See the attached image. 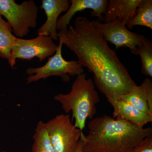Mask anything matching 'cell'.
<instances>
[{
	"label": "cell",
	"instance_id": "cell-1",
	"mask_svg": "<svg viewBox=\"0 0 152 152\" xmlns=\"http://www.w3.org/2000/svg\"><path fill=\"white\" fill-rule=\"evenodd\" d=\"M75 25L59 31V40L75 54L82 66L94 74L95 86L107 99H119L137 85L135 82L89 19L78 17Z\"/></svg>",
	"mask_w": 152,
	"mask_h": 152
},
{
	"label": "cell",
	"instance_id": "cell-2",
	"mask_svg": "<svg viewBox=\"0 0 152 152\" xmlns=\"http://www.w3.org/2000/svg\"><path fill=\"white\" fill-rule=\"evenodd\" d=\"M85 136L83 152H129L147 137L152 128H140L107 115L91 119Z\"/></svg>",
	"mask_w": 152,
	"mask_h": 152
},
{
	"label": "cell",
	"instance_id": "cell-3",
	"mask_svg": "<svg viewBox=\"0 0 152 152\" xmlns=\"http://www.w3.org/2000/svg\"><path fill=\"white\" fill-rule=\"evenodd\" d=\"M66 113L72 112L76 127L83 131L88 119H92L97 112V104L100 102L94 81L87 78L83 73L77 76L69 93L59 94L54 97Z\"/></svg>",
	"mask_w": 152,
	"mask_h": 152
},
{
	"label": "cell",
	"instance_id": "cell-4",
	"mask_svg": "<svg viewBox=\"0 0 152 152\" xmlns=\"http://www.w3.org/2000/svg\"><path fill=\"white\" fill-rule=\"evenodd\" d=\"M39 9L33 0L18 4L14 0H0V15L7 20L16 37L27 35L37 26Z\"/></svg>",
	"mask_w": 152,
	"mask_h": 152
},
{
	"label": "cell",
	"instance_id": "cell-5",
	"mask_svg": "<svg viewBox=\"0 0 152 152\" xmlns=\"http://www.w3.org/2000/svg\"><path fill=\"white\" fill-rule=\"evenodd\" d=\"M63 43L59 40V44L55 55L49 58L45 65L38 68H28L26 71L29 76L26 83H31L41 79H46L52 76H58L63 81L70 80V76L74 77L83 73L84 69L77 61H66L62 54Z\"/></svg>",
	"mask_w": 152,
	"mask_h": 152
},
{
	"label": "cell",
	"instance_id": "cell-6",
	"mask_svg": "<svg viewBox=\"0 0 152 152\" xmlns=\"http://www.w3.org/2000/svg\"><path fill=\"white\" fill-rule=\"evenodd\" d=\"M55 152H74L83 131L76 127L68 114H60L45 123Z\"/></svg>",
	"mask_w": 152,
	"mask_h": 152
},
{
	"label": "cell",
	"instance_id": "cell-7",
	"mask_svg": "<svg viewBox=\"0 0 152 152\" xmlns=\"http://www.w3.org/2000/svg\"><path fill=\"white\" fill-rule=\"evenodd\" d=\"M58 48V45L50 36L38 35L29 39L16 37L12 47L9 64L14 69L17 59L31 60L36 57L39 61H42L54 54Z\"/></svg>",
	"mask_w": 152,
	"mask_h": 152
},
{
	"label": "cell",
	"instance_id": "cell-8",
	"mask_svg": "<svg viewBox=\"0 0 152 152\" xmlns=\"http://www.w3.org/2000/svg\"><path fill=\"white\" fill-rule=\"evenodd\" d=\"M91 22L107 42L115 46V49L121 47L128 48L133 54L137 55L138 48L143 42L145 36L130 31L125 25L119 22L104 23L98 20Z\"/></svg>",
	"mask_w": 152,
	"mask_h": 152
},
{
	"label": "cell",
	"instance_id": "cell-9",
	"mask_svg": "<svg viewBox=\"0 0 152 152\" xmlns=\"http://www.w3.org/2000/svg\"><path fill=\"white\" fill-rule=\"evenodd\" d=\"M108 1L107 0H72L69 10L64 15L59 18L57 22V29L64 31L67 29L70 22L76 13L86 9L92 10V17H97L99 21L104 20Z\"/></svg>",
	"mask_w": 152,
	"mask_h": 152
},
{
	"label": "cell",
	"instance_id": "cell-10",
	"mask_svg": "<svg viewBox=\"0 0 152 152\" xmlns=\"http://www.w3.org/2000/svg\"><path fill=\"white\" fill-rule=\"evenodd\" d=\"M70 5L69 0H42L40 8L46 15L45 23L38 30V35L50 36L53 40H57V22L60 15L67 12Z\"/></svg>",
	"mask_w": 152,
	"mask_h": 152
},
{
	"label": "cell",
	"instance_id": "cell-11",
	"mask_svg": "<svg viewBox=\"0 0 152 152\" xmlns=\"http://www.w3.org/2000/svg\"><path fill=\"white\" fill-rule=\"evenodd\" d=\"M141 0H110L104 23L119 22L125 25L135 15L136 10Z\"/></svg>",
	"mask_w": 152,
	"mask_h": 152
},
{
	"label": "cell",
	"instance_id": "cell-12",
	"mask_svg": "<svg viewBox=\"0 0 152 152\" xmlns=\"http://www.w3.org/2000/svg\"><path fill=\"white\" fill-rule=\"evenodd\" d=\"M113 109L114 118L125 120L140 128L152 122V116L121 100L107 99Z\"/></svg>",
	"mask_w": 152,
	"mask_h": 152
},
{
	"label": "cell",
	"instance_id": "cell-13",
	"mask_svg": "<svg viewBox=\"0 0 152 152\" xmlns=\"http://www.w3.org/2000/svg\"><path fill=\"white\" fill-rule=\"evenodd\" d=\"M126 26L132 29L136 26L146 27L152 30V1L141 0L134 16Z\"/></svg>",
	"mask_w": 152,
	"mask_h": 152
},
{
	"label": "cell",
	"instance_id": "cell-14",
	"mask_svg": "<svg viewBox=\"0 0 152 152\" xmlns=\"http://www.w3.org/2000/svg\"><path fill=\"white\" fill-rule=\"evenodd\" d=\"M120 100L130 104L140 110L149 114L152 116V113L150 111L144 85L136 86L127 94L122 96Z\"/></svg>",
	"mask_w": 152,
	"mask_h": 152
},
{
	"label": "cell",
	"instance_id": "cell-15",
	"mask_svg": "<svg viewBox=\"0 0 152 152\" xmlns=\"http://www.w3.org/2000/svg\"><path fill=\"white\" fill-rule=\"evenodd\" d=\"M16 37L10 25L0 15V57L9 61Z\"/></svg>",
	"mask_w": 152,
	"mask_h": 152
},
{
	"label": "cell",
	"instance_id": "cell-16",
	"mask_svg": "<svg viewBox=\"0 0 152 152\" xmlns=\"http://www.w3.org/2000/svg\"><path fill=\"white\" fill-rule=\"evenodd\" d=\"M32 152H55L47 132L45 123L39 121L33 136Z\"/></svg>",
	"mask_w": 152,
	"mask_h": 152
},
{
	"label": "cell",
	"instance_id": "cell-17",
	"mask_svg": "<svg viewBox=\"0 0 152 152\" xmlns=\"http://www.w3.org/2000/svg\"><path fill=\"white\" fill-rule=\"evenodd\" d=\"M137 55L141 60L142 74L152 77V43L146 37L142 44L138 48Z\"/></svg>",
	"mask_w": 152,
	"mask_h": 152
},
{
	"label": "cell",
	"instance_id": "cell-18",
	"mask_svg": "<svg viewBox=\"0 0 152 152\" xmlns=\"http://www.w3.org/2000/svg\"><path fill=\"white\" fill-rule=\"evenodd\" d=\"M129 152H152V135L143 139Z\"/></svg>",
	"mask_w": 152,
	"mask_h": 152
},
{
	"label": "cell",
	"instance_id": "cell-19",
	"mask_svg": "<svg viewBox=\"0 0 152 152\" xmlns=\"http://www.w3.org/2000/svg\"><path fill=\"white\" fill-rule=\"evenodd\" d=\"M145 87L147 102L150 111L152 113V82L149 78H146L142 83Z\"/></svg>",
	"mask_w": 152,
	"mask_h": 152
},
{
	"label": "cell",
	"instance_id": "cell-20",
	"mask_svg": "<svg viewBox=\"0 0 152 152\" xmlns=\"http://www.w3.org/2000/svg\"><path fill=\"white\" fill-rule=\"evenodd\" d=\"M85 136V135L83 132L82 133L80 139L78 144L74 152H83V148L84 144Z\"/></svg>",
	"mask_w": 152,
	"mask_h": 152
},
{
	"label": "cell",
	"instance_id": "cell-21",
	"mask_svg": "<svg viewBox=\"0 0 152 152\" xmlns=\"http://www.w3.org/2000/svg\"><path fill=\"white\" fill-rule=\"evenodd\" d=\"M1 152H6V151H3Z\"/></svg>",
	"mask_w": 152,
	"mask_h": 152
}]
</instances>
